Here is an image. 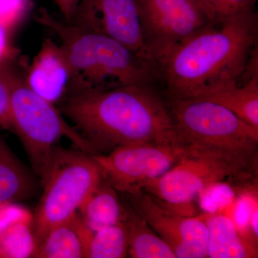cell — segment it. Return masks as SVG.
Wrapping results in <instances>:
<instances>
[{
	"label": "cell",
	"instance_id": "obj_14",
	"mask_svg": "<svg viewBox=\"0 0 258 258\" xmlns=\"http://www.w3.org/2000/svg\"><path fill=\"white\" fill-rule=\"evenodd\" d=\"M208 230V257H257V244L238 232L229 217L220 214L204 215Z\"/></svg>",
	"mask_w": 258,
	"mask_h": 258
},
{
	"label": "cell",
	"instance_id": "obj_20",
	"mask_svg": "<svg viewBox=\"0 0 258 258\" xmlns=\"http://www.w3.org/2000/svg\"><path fill=\"white\" fill-rule=\"evenodd\" d=\"M4 258L31 257L37 243L32 222H19L0 235Z\"/></svg>",
	"mask_w": 258,
	"mask_h": 258
},
{
	"label": "cell",
	"instance_id": "obj_18",
	"mask_svg": "<svg viewBox=\"0 0 258 258\" xmlns=\"http://www.w3.org/2000/svg\"><path fill=\"white\" fill-rule=\"evenodd\" d=\"M128 254L132 258H176L172 249L137 212H126Z\"/></svg>",
	"mask_w": 258,
	"mask_h": 258
},
{
	"label": "cell",
	"instance_id": "obj_26",
	"mask_svg": "<svg viewBox=\"0 0 258 258\" xmlns=\"http://www.w3.org/2000/svg\"><path fill=\"white\" fill-rule=\"evenodd\" d=\"M80 1L81 0H52L60 10L62 20L68 23H71Z\"/></svg>",
	"mask_w": 258,
	"mask_h": 258
},
{
	"label": "cell",
	"instance_id": "obj_25",
	"mask_svg": "<svg viewBox=\"0 0 258 258\" xmlns=\"http://www.w3.org/2000/svg\"><path fill=\"white\" fill-rule=\"evenodd\" d=\"M0 127L13 132L10 116V96L5 81L0 76Z\"/></svg>",
	"mask_w": 258,
	"mask_h": 258
},
{
	"label": "cell",
	"instance_id": "obj_24",
	"mask_svg": "<svg viewBox=\"0 0 258 258\" xmlns=\"http://www.w3.org/2000/svg\"><path fill=\"white\" fill-rule=\"evenodd\" d=\"M10 32L0 25V68L14 63L20 55V51L12 43Z\"/></svg>",
	"mask_w": 258,
	"mask_h": 258
},
{
	"label": "cell",
	"instance_id": "obj_13",
	"mask_svg": "<svg viewBox=\"0 0 258 258\" xmlns=\"http://www.w3.org/2000/svg\"><path fill=\"white\" fill-rule=\"evenodd\" d=\"M93 232L78 212L69 221L51 229L37 244L31 257H86Z\"/></svg>",
	"mask_w": 258,
	"mask_h": 258
},
{
	"label": "cell",
	"instance_id": "obj_2",
	"mask_svg": "<svg viewBox=\"0 0 258 258\" xmlns=\"http://www.w3.org/2000/svg\"><path fill=\"white\" fill-rule=\"evenodd\" d=\"M258 16L249 10L209 23L173 47L156 66L170 100L197 99L212 88L242 81L257 48Z\"/></svg>",
	"mask_w": 258,
	"mask_h": 258
},
{
	"label": "cell",
	"instance_id": "obj_4",
	"mask_svg": "<svg viewBox=\"0 0 258 258\" xmlns=\"http://www.w3.org/2000/svg\"><path fill=\"white\" fill-rule=\"evenodd\" d=\"M170 101L174 129L186 150L219 161L236 179L250 177L257 163V128L208 100Z\"/></svg>",
	"mask_w": 258,
	"mask_h": 258
},
{
	"label": "cell",
	"instance_id": "obj_22",
	"mask_svg": "<svg viewBox=\"0 0 258 258\" xmlns=\"http://www.w3.org/2000/svg\"><path fill=\"white\" fill-rule=\"evenodd\" d=\"M28 0H0V25L11 31L28 13Z\"/></svg>",
	"mask_w": 258,
	"mask_h": 258
},
{
	"label": "cell",
	"instance_id": "obj_17",
	"mask_svg": "<svg viewBox=\"0 0 258 258\" xmlns=\"http://www.w3.org/2000/svg\"><path fill=\"white\" fill-rule=\"evenodd\" d=\"M126 212L120 203L116 190L102 179L80 209L79 213L88 228L96 232L125 222Z\"/></svg>",
	"mask_w": 258,
	"mask_h": 258
},
{
	"label": "cell",
	"instance_id": "obj_16",
	"mask_svg": "<svg viewBox=\"0 0 258 258\" xmlns=\"http://www.w3.org/2000/svg\"><path fill=\"white\" fill-rule=\"evenodd\" d=\"M36 190L35 176L0 136V203L31 198Z\"/></svg>",
	"mask_w": 258,
	"mask_h": 258
},
{
	"label": "cell",
	"instance_id": "obj_23",
	"mask_svg": "<svg viewBox=\"0 0 258 258\" xmlns=\"http://www.w3.org/2000/svg\"><path fill=\"white\" fill-rule=\"evenodd\" d=\"M33 216L26 209L13 202L0 203V235L19 222H32Z\"/></svg>",
	"mask_w": 258,
	"mask_h": 258
},
{
	"label": "cell",
	"instance_id": "obj_3",
	"mask_svg": "<svg viewBox=\"0 0 258 258\" xmlns=\"http://www.w3.org/2000/svg\"><path fill=\"white\" fill-rule=\"evenodd\" d=\"M35 19L60 40L74 72L71 91L158 83L155 68L113 37L66 23L45 9Z\"/></svg>",
	"mask_w": 258,
	"mask_h": 258
},
{
	"label": "cell",
	"instance_id": "obj_5",
	"mask_svg": "<svg viewBox=\"0 0 258 258\" xmlns=\"http://www.w3.org/2000/svg\"><path fill=\"white\" fill-rule=\"evenodd\" d=\"M13 64L0 68V76L9 92L13 132L23 143L42 185L51 170L56 144L62 137L71 140L80 151L91 154L96 152L82 134L66 121L55 104L29 88L24 75Z\"/></svg>",
	"mask_w": 258,
	"mask_h": 258
},
{
	"label": "cell",
	"instance_id": "obj_12",
	"mask_svg": "<svg viewBox=\"0 0 258 258\" xmlns=\"http://www.w3.org/2000/svg\"><path fill=\"white\" fill-rule=\"evenodd\" d=\"M29 88L55 104L69 93L74 84V72L60 45L50 39L41 47L24 75Z\"/></svg>",
	"mask_w": 258,
	"mask_h": 258
},
{
	"label": "cell",
	"instance_id": "obj_9",
	"mask_svg": "<svg viewBox=\"0 0 258 258\" xmlns=\"http://www.w3.org/2000/svg\"><path fill=\"white\" fill-rule=\"evenodd\" d=\"M229 179L236 177L221 163L186 150L175 165L142 190L171 210L187 215L186 209L198 195Z\"/></svg>",
	"mask_w": 258,
	"mask_h": 258
},
{
	"label": "cell",
	"instance_id": "obj_6",
	"mask_svg": "<svg viewBox=\"0 0 258 258\" xmlns=\"http://www.w3.org/2000/svg\"><path fill=\"white\" fill-rule=\"evenodd\" d=\"M102 179L93 154L55 148L32 221L37 244L51 229L69 221L79 212Z\"/></svg>",
	"mask_w": 258,
	"mask_h": 258
},
{
	"label": "cell",
	"instance_id": "obj_7",
	"mask_svg": "<svg viewBox=\"0 0 258 258\" xmlns=\"http://www.w3.org/2000/svg\"><path fill=\"white\" fill-rule=\"evenodd\" d=\"M186 152L179 144H131L93 157L105 181L117 191L133 195L164 175Z\"/></svg>",
	"mask_w": 258,
	"mask_h": 258
},
{
	"label": "cell",
	"instance_id": "obj_27",
	"mask_svg": "<svg viewBox=\"0 0 258 258\" xmlns=\"http://www.w3.org/2000/svg\"><path fill=\"white\" fill-rule=\"evenodd\" d=\"M257 218H258V206L257 203L254 205L253 209L251 212L249 217V228L252 231V235H253L254 240H257L258 227H257Z\"/></svg>",
	"mask_w": 258,
	"mask_h": 258
},
{
	"label": "cell",
	"instance_id": "obj_11",
	"mask_svg": "<svg viewBox=\"0 0 258 258\" xmlns=\"http://www.w3.org/2000/svg\"><path fill=\"white\" fill-rule=\"evenodd\" d=\"M70 23L113 37L155 68L144 44L138 0H81Z\"/></svg>",
	"mask_w": 258,
	"mask_h": 258
},
{
	"label": "cell",
	"instance_id": "obj_1",
	"mask_svg": "<svg viewBox=\"0 0 258 258\" xmlns=\"http://www.w3.org/2000/svg\"><path fill=\"white\" fill-rule=\"evenodd\" d=\"M60 111L96 154L131 144H181L155 84L73 90L60 101Z\"/></svg>",
	"mask_w": 258,
	"mask_h": 258
},
{
	"label": "cell",
	"instance_id": "obj_15",
	"mask_svg": "<svg viewBox=\"0 0 258 258\" xmlns=\"http://www.w3.org/2000/svg\"><path fill=\"white\" fill-rule=\"evenodd\" d=\"M231 81L212 88L203 97L225 107L239 118L258 128V73L246 74L243 82Z\"/></svg>",
	"mask_w": 258,
	"mask_h": 258
},
{
	"label": "cell",
	"instance_id": "obj_8",
	"mask_svg": "<svg viewBox=\"0 0 258 258\" xmlns=\"http://www.w3.org/2000/svg\"><path fill=\"white\" fill-rule=\"evenodd\" d=\"M138 6L144 44L155 69L173 47L210 23L195 0H138Z\"/></svg>",
	"mask_w": 258,
	"mask_h": 258
},
{
	"label": "cell",
	"instance_id": "obj_21",
	"mask_svg": "<svg viewBox=\"0 0 258 258\" xmlns=\"http://www.w3.org/2000/svg\"><path fill=\"white\" fill-rule=\"evenodd\" d=\"M257 0H195L210 23L227 19L255 9Z\"/></svg>",
	"mask_w": 258,
	"mask_h": 258
},
{
	"label": "cell",
	"instance_id": "obj_10",
	"mask_svg": "<svg viewBox=\"0 0 258 258\" xmlns=\"http://www.w3.org/2000/svg\"><path fill=\"white\" fill-rule=\"evenodd\" d=\"M129 195L135 211L170 246L176 258L208 257V230L204 215L179 213L142 190Z\"/></svg>",
	"mask_w": 258,
	"mask_h": 258
},
{
	"label": "cell",
	"instance_id": "obj_28",
	"mask_svg": "<svg viewBox=\"0 0 258 258\" xmlns=\"http://www.w3.org/2000/svg\"><path fill=\"white\" fill-rule=\"evenodd\" d=\"M0 258H4L3 249H2L1 244H0Z\"/></svg>",
	"mask_w": 258,
	"mask_h": 258
},
{
	"label": "cell",
	"instance_id": "obj_19",
	"mask_svg": "<svg viewBox=\"0 0 258 258\" xmlns=\"http://www.w3.org/2000/svg\"><path fill=\"white\" fill-rule=\"evenodd\" d=\"M128 254V232L123 222L93 232L86 257L123 258Z\"/></svg>",
	"mask_w": 258,
	"mask_h": 258
}]
</instances>
